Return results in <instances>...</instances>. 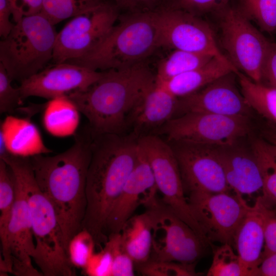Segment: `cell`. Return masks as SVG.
Listing matches in <instances>:
<instances>
[{
    "label": "cell",
    "instance_id": "d4e9b609",
    "mask_svg": "<svg viewBox=\"0 0 276 276\" xmlns=\"http://www.w3.org/2000/svg\"><path fill=\"white\" fill-rule=\"evenodd\" d=\"M43 109V124L50 133L61 137L75 133L80 111L66 96L50 99Z\"/></svg>",
    "mask_w": 276,
    "mask_h": 276
},
{
    "label": "cell",
    "instance_id": "f1b7e54d",
    "mask_svg": "<svg viewBox=\"0 0 276 276\" xmlns=\"http://www.w3.org/2000/svg\"><path fill=\"white\" fill-rule=\"evenodd\" d=\"M214 57L210 55L180 50L174 51L158 64L155 81L164 83L185 73L198 68Z\"/></svg>",
    "mask_w": 276,
    "mask_h": 276
},
{
    "label": "cell",
    "instance_id": "60d3db41",
    "mask_svg": "<svg viewBox=\"0 0 276 276\" xmlns=\"http://www.w3.org/2000/svg\"><path fill=\"white\" fill-rule=\"evenodd\" d=\"M276 88V42L270 41L262 70L261 82Z\"/></svg>",
    "mask_w": 276,
    "mask_h": 276
},
{
    "label": "cell",
    "instance_id": "4316f807",
    "mask_svg": "<svg viewBox=\"0 0 276 276\" xmlns=\"http://www.w3.org/2000/svg\"><path fill=\"white\" fill-rule=\"evenodd\" d=\"M236 75L248 106L276 127V88L256 82L240 71Z\"/></svg>",
    "mask_w": 276,
    "mask_h": 276
},
{
    "label": "cell",
    "instance_id": "8992f818",
    "mask_svg": "<svg viewBox=\"0 0 276 276\" xmlns=\"http://www.w3.org/2000/svg\"><path fill=\"white\" fill-rule=\"evenodd\" d=\"M41 12L23 17L0 41V63L12 80L21 82L53 60L58 32Z\"/></svg>",
    "mask_w": 276,
    "mask_h": 276
},
{
    "label": "cell",
    "instance_id": "7c38bea8",
    "mask_svg": "<svg viewBox=\"0 0 276 276\" xmlns=\"http://www.w3.org/2000/svg\"><path fill=\"white\" fill-rule=\"evenodd\" d=\"M187 200L209 242L233 246L235 232L250 206L245 199L229 192H196Z\"/></svg>",
    "mask_w": 276,
    "mask_h": 276
},
{
    "label": "cell",
    "instance_id": "9c48e42d",
    "mask_svg": "<svg viewBox=\"0 0 276 276\" xmlns=\"http://www.w3.org/2000/svg\"><path fill=\"white\" fill-rule=\"evenodd\" d=\"M248 118L190 112L172 118L156 130L166 136L168 142L225 147L235 145L249 134Z\"/></svg>",
    "mask_w": 276,
    "mask_h": 276
},
{
    "label": "cell",
    "instance_id": "7402d4cb",
    "mask_svg": "<svg viewBox=\"0 0 276 276\" xmlns=\"http://www.w3.org/2000/svg\"><path fill=\"white\" fill-rule=\"evenodd\" d=\"M0 133L12 155L31 157L52 152L44 144L36 126L27 118L7 116L2 122Z\"/></svg>",
    "mask_w": 276,
    "mask_h": 276
},
{
    "label": "cell",
    "instance_id": "277c9868",
    "mask_svg": "<svg viewBox=\"0 0 276 276\" xmlns=\"http://www.w3.org/2000/svg\"><path fill=\"white\" fill-rule=\"evenodd\" d=\"M1 159L9 166L26 195L35 244L32 259L43 275H75L64 246L56 211L37 183L30 157L10 154Z\"/></svg>",
    "mask_w": 276,
    "mask_h": 276
},
{
    "label": "cell",
    "instance_id": "2e32d148",
    "mask_svg": "<svg viewBox=\"0 0 276 276\" xmlns=\"http://www.w3.org/2000/svg\"><path fill=\"white\" fill-rule=\"evenodd\" d=\"M236 73L227 74L200 90L178 98L175 117L190 112L249 117L251 109L237 87Z\"/></svg>",
    "mask_w": 276,
    "mask_h": 276
},
{
    "label": "cell",
    "instance_id": "e575fe53",
    "mask_svg": "<svg viewBox=\"0 0 276 276\" xmlns=\"http://www.w3.org/2000/svg\"><path fill=\"white\" fill-rule=\"evenodd\" d=\"M135 265L137 270L143 275L192 276L199 274L195 272V265L157 261L150 258L145 262Z\"/></svg>",
    "mask_w": 276,
    "mask_h": 276
},
{
    "label": "cell",
    "instance_id": "d6986e66",
    "mask_svg": "<svg viewBox=\"0 0 276 276\" xmlns=\"http://www.w3.org/2000/svg\"><path fill=\"white\" fill-rule=\"evenodd\" d=\"M217 148L226 181L235 195L244 198L262 191V175L252 151L237 148L235 145Z\"/></svg>",
    "mask_w": 276,
    "mask_h": 276
},
{
    "label": "cell",
    "instance_id": "ee69618b",
    "mask_svg": "<svg viewBox=\"0 0 276 276\" xmlns=\"http://www.w3.org/2000/svg\"><path fill=\"white\" fill-rule=\"evenodd\" d=\"M254 276H276V252L262 258Z\"/></svg>",
    "mask_w": 276,
    "mask_h": 276
},
{
    "label": "cell",
    "instance_id": "ffe728a7",
    "mask_svg": "<svg viewBox=\"0 0 276 276\" xmlns=\"http://www.w3.org/2000/svg\"><path fill=\"white\" fill-rule=\"evenodd\" d=\"M265 244L263 220L258 201L249 206L237 227L233 245L246 275L254 276L262 260Z\"/></svg>",
    "mask_w": 276,
    "mask_h": 276
},
{
    "label": "cell",
    "instance_id": "8d00e7d4",
    "mask_svg": "<svg viewBox=\"0 0 276 276\" xmlns=\"http://www.w3.org/2000/svg\"><path fill=\"white\" fill-rule=\"evenodd\" d=\"M12 81L4 65L0 63L1 113H12L17 110L22 103L19 88L14 87Z\"/></svg>",
    "mask_w": 276,
    "mask_h": 276
},
{
    "label": "cell",
    "instance_id": "836d02e7",
    "mask_svg": "<svg viewBox=\"0 0 276 276\" xmlns=\"http://www.w3.org/2000/svg\"><path fill=\"white\" fill-rule=\"evenodd\" d=\"M112 258V276L134 275V262L127 251L120 233H110L104 245Z\"/></svg>",
    "mask_w": 276,
    "mask_h": 276
},
{
    "label": "cell",
    "instance_id": "30bf717a",
    "mask_svg": "<svg viewBox=\"0 0 276 276\" xmlns=\"http://www.w3.org/2000/svg\"><path fill=\"white\" fill-rule=\"evenodd\" d=\"M138 144L152 168L158 190L163 196V202L206 241L186 197L177 160L170 143L157 135L150 134L139 137Z\"/></svg>",
    "mask_w": 276,
    "mask_h": 276
},
{
    "label": "cell",
    "instance_id": "b9f144b4",
    "mask_svg": "<svg viewBox=\"0 0 276 276\" xmlns=\"http://www.w3.org/2000/svg\"><path fill=\"white\" fill-rule=\"evenodd\" d=\"M11 8L7 0H0V36L6 37L15 26Z\"/></svg>",
    "mask_w": 276,
    "mask_h": 276
},
{
    "label": "cell",
    "instance_id": "8fae6325",
    "mask_svg": "<svg viewBox=\"0 0 276 276\" xmlns=\"http://www.w3.org/2000/svg\"><path fill=\"white\" fill-rule=\"evenodd\" d=\"M119 9L110 1L72 17L57 33L54 62L79 58L92 51L116 24Z\"/></svg>",
    "mask_w": 276,
    "mask_h": 276
},
{
    "label": "cell",
    "instance_id": "d590c367",
    "mask_svg": "<svg viewBox=\"0 0 276 276\" xmlns=\"http://www.w3.org/2000/svg\"><path fill=\"white\" fill-rule=\"evenodd\" d=\"M231 0H159L156 9L183 10L199 16L209 12L216 13Z\"/></svg>",
    "mask_w": 276,
    "mask_h": 276
},
{
    "label": "cell",
    "instance_id": "3957f363",
    "mask_svg": "<svg viewBox=\"0 0 276 276\" xmlns=\"http://www.w3.org/2000/svg\"><path fill=\"white\" fill-rule=\"evenodd\" d=\"M155 83V75L144 62L103 71L85 90L66 96L88 121L93 134H121L135 108Z\"/></svg>",
    "mask_w": 276,
    "mask_h": 276
},
{
    "label": "cell",
    "instance_id": "f546056e",
    "mask_svg": "<svg viewBox=\"0 0 276 276\" xmlns=\"http://www.w3.org/2000/svg\"><path fill=\"white\" fill-rule=\"evenodd\" d=\"M111 0H43L41 13L54 25Z\"/></svg>",
    "mask_w": 276,
    "mask_h": 276
},
{
    "label": "cell",
    "instance_id": "4dcf8cb0",
    "mask_svg": "<svg viewBox=\"0 0 276 276\" xmlns=\"http://www.w3.org/2000/svg\"><path fill=\"white\" fill-rule=\"evenodd\" d=\"M238 8L263 30L276 31V0H239Z\"/></svg>",
    "mask_w": 276,
    "mask_h": 276
},
{
    "label": "cell",
    "instance_id": "5bb4252c",
    "mask_svg": "<svg viewBox=\"0 0 276 276\" xmlns=\"http://www.w3.org/2000/svg\"><path fill=\"white\" fill-rule=\"evenodd\" d=\"M169 143L177 160L185 194L230 191L217 146L186 142Z\"/></svg>",
    "mask_w": 276,
    "mask_h": 276
},
{
    "label": "cell",
    "instance_id": "44dd1931",
    "mask_svg": "<svg viewBox=\"0 0 276 276\" xmlns=\"http://www.w3.org/2000/svg\"><path fill=\"white\" fill-rule=\"evenodd\" d=\"M178 98L155 81L153 86L132 114L130 122L136 132L157 129L174 118Z\"/></svg>",
    "mask_w": 276,
    "mask_h": 276
},
{
    "label": "cell",
    "instance_id": "e0dca14e",
    "mask_svg": "<svg viewBox=\"0 0 276 276\" xmlns=\"http://www.w3.org/2000/svg\"><path fill=\"white\" fill-rule=\"evenodd\" d=\"M157 191L152 168L139 145L135 164L107 218V235L120 233L136 208L154 200Z\"/></svg>",
    "mask_w": 276,
    "mask_h": 276
},
{
    "label": "cell",
    "instance_id": "1f68e13d",
    "mask_svg": "<svg viewBox=\"0 0 276 276\" xmlns=\"http://www.w3.org/2000/svg\"><path fill=\"white\" fill-rule=\"evenodd\" d=\"M208 276H246L239 257L227 243L222 244L214 251Z\"/></svg>",
    "mask_w": 276,
    "mask_h": 276
},
{
    "label": "cell",
    "instance_id": "cb8c5ba5",
    "mask_svg": "<svg viewBox=\"0 0 276 276\" xmlns=\"http://www.w3.org/2000/svg\"><path fill=\"white\" fill-rule=\"evenodd\" d=\"M123 244L135 265L150 257L152 246V221L147 211L131 217L120 232Z\"/></svg>",
    "mask_w": 276,
    "mask_h": 276
},
{
    "label": "cell",
    "instance_id": "52a82bcc",
    "mask_svg": "<svg viewBox=\"0 0 276 276\" xmlns=\"http://www.w3.org/2000/svg\"><path fill=\"white\" fill-rule=\"evenodd\" d=\"M146 207L152 221L150 259L195 265L209 243L164 202L155 198Z\"/></svg>",
    "mask_w": 276,
    "mask_h": 276
},
{
    "label": "cell",
    "instance_id": "4fadbf2b",
    "mask_svg": "<svg viewBox=\"0 0 276 276\" xmlns=\"http://www.w3.org/2000/svg\"><path fill=\"white\" fill-rule=\"evenodd\" d=\"M154 10L157 14L160 47L229 61L220 51L211 27L199 16L178 9Z\"/></svg>",
    "mask_w": 276,
    "mask_h": 276
},
{
    "label": "cell",
    "instance_id": "83f0119b",
    "mask_svg": "<svg viewBox=\"0 0 276 276\" xmlns=\"http://www.w3.org/2000/svg\"><path fill=\"white\" fill-rule=\"evenodd\" d=\"M251 151L262 177V195L258 197L263 204L276 210V155L268 142L261 139L252 141Z\"/></svg>",
    "mask_w": 276,
    "mask_h": 276
},
{
    "label": "cell",
    "instance_id": "7a4b0ae2",
    "mask_svg": "<svg viewBox=\"0 0 276 276\" xmlns=\"http://www.w3.org/2000/svg\"><path fill=\"white\" fill-rule=\"evenodd\" d=\"M93 134L91 155L87 171V206L82 229L93 235L102 248L108 236L106 222L136 159L139 145L135 134Z\"/></svg>",
    "mask_w": 276,
    "mask_h": 276
},
{
    "label": "cell",
    "instance_id": "f6af8a7d",
    "mask_svg": "<svg viewBox=\"0 0 276 276\" xmlns=\"http://www.w3.org/2000/svg\"><path fill=\"white\" fill-rule=\"evenodd\" d=\"M268 141H267L273 152L276 155V132L271 133L268 136Z\"/></svg>",
    "mask_w": 276,
    "mask_h": 276
},
{
    "label": "cell",
    "instance_id": "ac0fdd59",
    "mask_svg": "<svg viewBox=\"0 0 276 276\" xmlns=\"http://www.w3.org/2000/svg\"><path fill=\"white\" fill-rule=\"evenodd\" d=\"M14 179L15 197L8 234L12 274L18 276L43 275L41 271L33 267L31 262L35 244L29 208L21 186L15 177Z\"/></svg>",
    "mask_w": 276,
    "mask_h": 276
},
{
    "label": "cell",
    "instance_id": "ab89813d",
    "mask_svg": "<svg viewBox=\"0 0 276 276\" xmlns=\"http://www.w3.org/2000/svg\"><path fill=\"white\" fill-rule=\"evenodd\" d=\"M16 24L23 17L41 13L43 0H7Z\"/></svg>",
    "mask_w": 276,
    "mask_h": 276
},
{
    "label": "cell",
    "instance_id": "6da1fadb",
    "mask_svg": "<svg viewBox=\"0 0 276 276\" xmlns=\"http://www.w3.org/2000/svg\"><path fill=\"white\" fill-rule=\"evenodd\" d=\"M93 138L87 127L75 133L74 143L66 151L30 157L37 183L56 211L66 252L69 241L82 229L86 213Z\"/></svg>",
    "mask_w": 276,
    "mask_h": 276
},
{
    "label": "cell",
    "instance_id": "d6a6232c",
    "mask_svg": "<svg viewBox=\"0 0 276 276\" xmlns=\"http://www.w3.org/2000/svg\"><path fill=\"white\" fill-rule=\"evenodd\" d=\"M95 246L93 235L86 229L82 228L75 234L67 247V257L72 266L83 269L95 252Z\"/></svg>",
    "mask_w": 276,
    "mask_h": 276
},
{
    "label": "cell",
    "instance_id": "7bdbcfd3",
    "mask_svg": "<svg viewBox=\"0 0 276 276\" xmlns=\"http://www.w3.org/2000/svg\"><path fill=\"white\" fill-rule=\"evenodd\" d=\"M119 8L129 10L130 12L153 10L159 0H111Z\"/></svg>",
    "mask_w": 276,
    "mask_h": 276
},
{
    "label": "cell",
    "instance_id": "484cf974",
    "mask_svg": "<svg viewBox=\"0 0 276 276\" xmlns=\"http://www.w3.org/2000/svg\"><path fill=\"white\" fill-rule=\"evenodd\" d=\"M15 197V183L13 173L0 159V238L2 260L8 273H12V262L8 244L9 226ZM1 257L2 256L1 255Z\"/></svg>",
    "mask_w": 276,
    "mask_h": 276
},
{
    "label": "cell",
    "instance_id": "74e56055",
    "mask_svg": "<svg viewBox=\"0 0 276 276\" xmlns=\"http://www.w3.org/2000/svg\"><path fill=\"white\" fill-rule=\"evenodd\" d=\"M260 208L263 216L265 244L262 258L276 252V210L263 204L259 199Z\"/></svg>",
    "mask_w": 276,
    "mask_h": 276
},
{
    "label": "cell",
    "instance_id": "ba28073f",
    "mask_svg": "<svg viewBox=\"0 0 276 276\" xmlns=\"http://www.w3.org/2000/svg\"><path fill=\"white\" fill-rule=\"evenodd\" d=\"M221 41L228 60L252 81L261 83L262 70L270 41L238 8L228 5L216 12Z\"/></svg>",
    "mask_w": 276,
    "mask_h": 276
},
{
    "label": "cell",
    "instance_id": "5b68a950",
    "mask_svg": "<svg viewBox=\"0 0 276 276\" xmlns=\"http://www.w3.org/2000/svg\"><path fill=\"white\" fill-rule=\"evenodd\" d=\"M160 47L154 10L130 12L85 56L66 62L98 71L118 70L144 62Z\"/></svg>",
    "mask_w": 276,
    "mask_h": 276
},
{
    "label": "cell",
    "instance_id": "f35d334b",
    "mask_svg": "<svg viewBox=\"0 0 276 276\" xmlns=\"http://www.w3.org/2000/svg\"><path fill=\"white\" fill-rule=\"evenodd\" d=\"M101 250L94 252L83 273L88 276H112V258L109 249L103 246Z\"/></svg>",
    "mask_w": 276,
    "mask_h": 276
},
{
    "label": "cell",
    "instance_id": "603a6c76",
    "mask_svg": "<svg viewBox=\"0 0 276 276\" xmlns=\"http://www.w3.org/2000/svg\"><path fill=\"white\" fill-rule=\"evenodd\" d=\"M238 71L231 61L213 57L198 68L178 75L165 82L157 83L179 98L200 90L227 74Z\"/></svg>",
    "mask_w": 276,
    "mask_h": 276
},
{
    "label": "cell",
    "instance_id": "9a60e30c",
    "mask_svg": "<svg viewBox=\"0 0 276 276\" xmlns=\"http://www.w3.org/2000/svg\"><path fill=\"white\" fill-rule=\"evenodd\" d=\"M103 73L74 63H55L20 82L19 88L23 100L33 96L50 100L87 89Z\"/></svg>",
    "mask_w": 276,
    "mask_h": 276
}]
</instances>
